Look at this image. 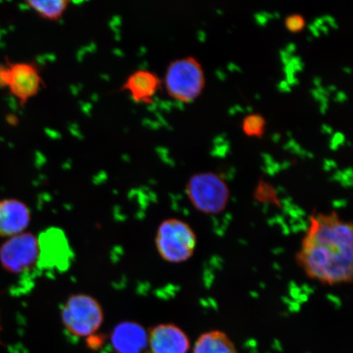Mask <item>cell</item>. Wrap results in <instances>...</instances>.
I'll return each instance as SVG.
<instances>
[{
    "instance_id": "cell-34",
    "label": "cell",
    "mask_w": 353,
    "mask_h": 353,
    "mask_svg": "<svg viewBox=\"0 0 353 353\" xmlns=\"http://www.w3.org/2000/svg\"><path fill=\"white\" fill-rule=\"evenodd\" d=\"M321 131L325 132V134H332L334 132L332 128H331L328 125H325V123H324V125H322Z\"/></svg>"
},
{
    "instance_id": "cell-18",
    "label": "cell",
    "mask_w": 353,
    "mask_h": 353,
    "mask_svg": "<svg viewBox=\"0 0 353 353\" xmlns=\"http://www.w3.org/2000/svg\"><path fill=\"white\" fill-rule=\"evenodd\" d=\"M283 148L285 151L292 152L293 153L299 154V156L310 158L313 157V154L311 152H307L306 150L302 148L301 145H300L296 141L293 139H290L289 142L284 145Z\"/></svg>"
},
{
    "instance_id": "cell-38",
    "label": "cell",
    "mask_w": 353,
    "mask_h": 353,
    "mask_svg": "<svg viewBox=\"0 0 353 353\" xmlns=\"http://www.w3.org/2000/svg\"><path fill=\"white\" fill-rule=\"evenodd\" d=\"M313 83H315V85L319 88L321 86V79L320 77H316L314 79H313Z\"/></svg>"
},
{
    "instance_id": "cell-39",
    "label": "cell",
    "mask_w": 353,
    "mask_h": 353,
    "mask_svg": "<svg viewBox=\"0 0 353 353\" xmlns=\"http://www.w3.org/2000/svg\"><path fill=\"white\" fill-rule=\"evenodd\" d=\"M326 90H328V92H334V91H336L337 90V88L335 87L334 85H330L328 88H326Z\"/></svg>"
},
{
    "instance_id": "cell-1",
    "label": "cell",
    "mask_w": 353,
    "mask_h": 353,
    "mask_svg": "<svg viewBox=\"0 0 353 353\" xmlns=\"http://www.w3.org/2000/svg\"><path fill=\"white\" fill-rule=\"evenodd\" d=\"M296 261L308 277L322 284L335 285L351 282L352 223L342 219L335 212L312 215Z\"/></svg>"
},
{
    "instance_id": "cell-26",
    "label": "cell",
    "mask_w": 353,
    "mask_h": 353,
    "mask_svg": "<svg viewBox=\"0 0 353 353\" xmlns=\"http://www.w3.org/2000/svg\"><path fill=\"white\" fill-rule=\"evenodd\" d=\"M277 88L281 92H290L291 90V86L285 81L278 83Z\"/></svg>"
},
{
    "instance_id": "cell-5",
    "label": "cell",
    "mask_w": 353,
    "mask_h": 353,
    "mask_svg": "<svg viewBox=\"0 0 353 353\" xmlns=\"http://www.w3.org/2000/svg\"><path fill=\"white\" fill-rule=\"evenodd\" d=\"M186 192L195 208L205 214H218L228 206L230 191L223 176L214 173L193 175Z\"/></svg>"
},
{
    "instance_id": "cell-33",
    "label": "cell",
    "mask_w": 353,
    "mask_h": 353,
    "mask_svg": "<svg viewBox=\"0 0 353 353\" xmlns=\"http://www.w3.org/2000/svg\"><path fill=\"white\" fill-rule=\"evenodd\" d=\"M215 74L216 76H217V77L220 79V81H225V79H226V74H225L223 70H216Z\"/></svg>"
},
{
    "instance_id": "cell-37",
    "label": "cell",
    "mask_w": 353,
    "mask_h": 353,
    "mask_svg": "<svg viewBox=\"0 0 353 353\" xmlns=\"http://www.w3.org/2000/svg\"><path fill=\"white\" fill-rule=\"evenodd\" d=\"M272 139L273 142L278 143V142H279V141L281 139V135L279 134H277V132H276V134H272Z\"/></svg>"
},
{
    "instance_id": "cell-25",
    "label": "cell",
    "mask_w": 353,
    "mask_h": 353,
    "mask_svg": "<svg viewBox=\"0 0 353 353\" xmlns=\"http://www.w3.org/2000/svg\"><path fill=\"white\" fill-rule=\"evenodd\" d=\"M322 19H323L324 22H326V23H328L331 28H333L334 29L338 28V24L336 21L334 19L332 16L330 15H325L323 17H321Z\"/></svg>"
},
{
    "instance_id": "cell-23",
    "label": "cell",
    "mask_w": 353,
    "mask_h": 353,
    "mask_svg": "<svg viewBox=\"0 0 353 353\" xmlns=\"http://www.w3.org/2000/svg\"><path fill=\"white\" fill-rule=\"evenodd\" d=\"M294 69L295 72H302L304 68V63L301 57L299 56H291L289 63Z\"/></svg>"
},
{
    "instance_id": "cell-28",
    "label": "cell",
    "mask_w": 353,
    "mask_h": 353,
    "mask_svg": "<svg viewBox=\"0 0 353 353\" xmlns=\"http://www.w3.org/2000/svg\"><path fill=\"white\" fill-rule=\"evenodd\" d=\"M226 134H222L218 135L217 137H215L213 140L214 147V145L223 144L224 142H226Z\"/></svg>"
},
{
    "instance_id": "cell-29",
    "label": "cell",
    "mask_w": 353,
    "mask_h": 353,
    "mask_svg": "<svg viewBox=\"0 0 353 353\" xmlns=\"http://www.w3.org/2000/svg\"><path fill=\"white\" fill-rule=\"evenodd\" d=\"M347 99V96L345 92L343 91L338 92L334 98V100L338 101V103H343V101H345Z\"/></svg>"
},
{
    "instance_id": "cell-16",
    "label": "cell",
    "mask_w": 353,
    "mask_h": 353,
    "mask_svg": "<svg viewBox=\"0 0 353 353\" xmlns=\"http://www.w3.org/2000/svg\"><path fill=\"white\" fill-rule=\"evenodd\" d=\"M256 198L262 201L277 202L275 190L269 186L266 183L259 185L255 194Z\"/></svg>"
},
{
    "instance_id": "cell-21",
    "label": "cell",
    "mask_w": 353,
    "mask_h": 353,
    "mask_svg": "<svg viewBox=\"0 0 353 353\" xmlns=\"http://www.w3.org/2000/svg\"><path fill=\"white\" fill-rule=\"evenodd\" d=\"M274 19L273 17V13L267 12H257L254 14V19L256 23H257L260 26H265L268 24L269 20H272Z\"/></svg>"
},
{
    "instance_id": "cell-22",
    "label": "cell",
    "mask_w": 353,
    "mask_h": 353,
    "mask_svg": "<svg viewBox=\"0 0 353 353\" xmlns=\"http://www.w3.org/2000/svg\"><path fill=\"white\" fill-rule=\"evenodd\" d=\"M8 64L0 63V88H7Z\"/></svg>"
},
{
    "instance_id": "cell-2",
    "label": "cell",
    "mask_w": 353,
    "mask_h": 353,
    "mask_svg": "<svg viewBox=\"0 0 353 353\" xmlns=\"http://www.w3.org/2000/svg\"><path fill=\"white\" fill-rule=\"evenodd\" d=\"M154 242L159 254L165 261L179 263L192 257L197 238L188 223L178 219H169L159 226Z\"/></svg>"
},
{
    "instance_id": "cell-9",
    "label": "cell",
    "mask_w": 353,
    "mask_h": 353,
    "mask_svg": "<svg viewBox=\"0 0 353 353\" xmlns=\"http://www.w3.org/2000/svg\"><path fill=\"white\" fill-rule=\"evenodd\" d=\"M149 339L152 353H188L190 348L188 335L174 324L154 326Z\"/></svg>"
},
{
    "instance_id": "cell-41",
    "label": "cell",
    "mask_w": 353,
    "mask_h": 353,
    "mask_svg": "<svg viewBox=\"0 0 353 353\" xmlns=\"http://www.w3.org/2000/svg\"><path fill=\"white\" fill-rule=\"evenodd\" d=\"M2 330V326H1V312H0V331Z\"/></svg>"
},
{
    "instance_id": "cell-27",
    "label": "cell",
    "mask_w": 353,
    "mask_h": 353,
    "mask_svg": "<svg viewBox=\"0 0 353 353\" xmlns=\"http://www.w3.org/2000/svg\"><path fill=\"white\" fill-rule=\"evenodd\" d=\"M280 56H281V61L282 63H283L284 65H286V64H288L290 63V57L292 55H290L289 54V52H287L285 50H281L280 52Z\"/></svg>"
},
{
    "instance_id": "cell-32",
    "label": "cell",
    "mask_w": 353,
    "mask_h": 353,
    "mask_svg": "<svg viewBox=\"0 0 353 353\" xmlns=\"http://www.w3.org/2000/svg\"><path fill=\"white\" fill-rule=\"evenodd\" d=\"M228 68L230 72H241V70L239 68V65H237L236 64H234L232 63H228Z\"/></svg>"
},
{
    "instance_id": "cell-24",
    "label": "cell",
    "mask_w": 353,
    "mask_h": 353,
    "mask_svg": "<svg viewBox=\"0 0 353 353\" xmlns=\"http://www.w3.org/2000/svg\"><path fill=\"white\" fill-rule=\"evenodd\" d=\"M104 339L100 335H90L88 339V343L90 347L96 350L101 345V343H103Z\"/></svg>"
},
{
    "instance_id": "cell-12",
    "label": "cell",
    "mask_w": 353,
    "mask_h": 353,
    "mask_svg": "<svg viewBox=\"0 0 353 353\" xmlns=\"http://www.w3.org/2000/svg\"><path fill=\"white\" fill-rule=\"evenodd\" d=\"M39 262H46L47 266L60 267L68 258V242L64 235H61L59 230H50L39 237Z\"/></svg>"
},
{
    "instance_id": "cell-14",
    "label": "cell",
    "mask_w": 353,
    "mask_h": 353,
    "mask_svg": "<svg viewBox=\"0 0 353 353\" xmlns=\"http://www.w3.org/2000/svg\"><path fill=\"white\" fill-rule=\"evenodd\" d=\"M26 4L42 19L56 21L64 15L70 2L68 0H29Z\"/></svg>"
},
{
    "instance_id": "cell-35",
    "label": "cell",
    "mask_w": 353,
    "mask_h": 353,
    "mask_svg": "<svg viewBox=\"0 0 353 353\" xmlns=\"http://www.w3.org/2000/svg\"><path fill=\"white\" fill-rule=\"evenodd\" d=\"M309 30H311V32L316 37H319L321 35V32H319V30L316 28L312 24H310L308 26Z\"/></svg>"
},
{
    "instance_id": "cell-40",
    "label": "cell",
    "mask_w": 353,
    "mask_h": 353,
    "mask_svg": "<svg viewBox=\"0 0 353 353\" xmlns=\"http://www.w3.org/2000/svg\"><path fill=\"white\" fill-rule=\"evenodd\" d=\"M344 72L347 74H350L352 72V70L350 68H345L343 69Z\"/></svg>"
},
{
    "instance_id": "cell-7",
    "label": "cell",
    "mask_w": 353,
    "mask_h": 353,
    "mask_svg": "<svg viewBox=\"0 0 353 353\" xmlns=\"http://www.w3.org/2000/svg\"><path fill=\"white\" fill-rule=\"evenodd\" d=\"M7 88L11 94L24 105L38 94L43 83L41 72L33 63H11L7 61Z\"/></svg>"
},
{
    "instance_id": "cell-30",
    "label": "cell",
    "mask_w": 353,
    "mask_h": 353,
    "mask_svg": "<svg viewBox=\"0 0 353 353\" xmlns=\"http://www.w3.org/2000/svg\"><path fill=\"white\" fill-rule=\"evenodd\" d=\"M237 112H244V109H243L240 105H233V107L228 110V113L231 114V116H234V114H236Z\"/></svg>"
},
{
    "instance_id": "cell-13",
    "label": "cell",
    "mask_w": 353,
    "mask_h": 353,
    "mask_svg": "<svg viewBox=\"0 0 353 353\" xmlns=\"http://www.w3.org/2000/svg\"><path fill=\"white\" fill-rule=\"evenodd\" d=\"M193 353H238L235 344L223 331L213 330L198 338Z\"/></svg>"
},
{
    "instance_id": "cell-31",
    "label": "cell",
    "mask_w": 353,
    "mask_h": 353,
    "mask_svg": "<svg viewBox=\"0 0 353 353\" xmlns=\"http://www.w3.org/2000/svg\"><path fill=\"white\" fill-rule=\"evenodd\" d=\"M287 52H289L290 55H292L295 51H296V44L294 43H290L288 46H286L285 50Z\"/></svg>"
},
{
    "instance_id": "cell-36",
    "label": "cell",
    "mask_w": 353,
    "mask_h": 353,
    "mask_svg": "<svg viewBox=\"0 0 353 353\" xmlns=\"http://www.w3.org/2000/svg\"><path fill=\"white\" fill-rule=\"evenodd\" d=\"M199 39H200L201 41L205 42L206 39V33L204 32V30H201V32H199L198 33Z\"/></svg>"
},
{
    "instance_id": "cell-4",
    "label": "cell",
    "mask_w": 353,
    "mask_h": 353,
    "mask_svg": "<svg viewBox=\"0 0 353 353\" xmlns=\"http://www.w3.org/2000/svg\"><path fill=\"white\" fill-rule=\"evenodd\" d=\"M61 316L65 329L79 337L94 334L104 321L103 307L98 300L85 294L70 296L61 309Z\"/></svg>"
},
{
    "instance_id": "cell-3",
    "label": "cell",
    "mask_w": 353,
    "mask_h": 353,
    "mask_svg": "<svg viewBox=\"0 0 353 353\" xmlns=\"http://www.w3.org/2000/svg\"><path fill=\"white\" fill-rule=\"evenodd\" d=\"M165 85L172 99L182 103H191L205 85L201 64L192 57L172 61L166 70Z\"/></svg>"
},
{
    "instance_id": "cell-6",
    "label": "cell",
    "mask_w": 353,
    "mask_h": 353,
    "mask_svg": "<svg viewBox=\"0 0 353 353\" xmlns=\"http://www.w3.org/2000/svg\"><path fill=\"white\" fill-rule=\"evenodd\" d=\"M39 238L32 232H23L8 238L0 245V265L10 274L28 272L39 260Z\"/></svg>"
},
{
    "instance_id": "cell-15",
    "label": "cell",
    "mask_w": 353,
    "mask_h": 353,
    "mask_svg": "<svg viewBox=\"0 0 353 353\" xmlns=\"http://www.w3.org/2000/svg\"><path fill=\"white\" fill-rule=\"evenodd\" d=\"M264 118L259 114H250L243 121V130L250 137H261L264 132Z\"/></svg>"
},
{
    "instance_id": "cell-10",
    "label": "cell",
    "mask_w": 353,
    "mask_h": 353,
    "mask_svg": "<svg viewBox=\"0 0 353 353\" xmlns=\"http://www.w3.org/2000/svg\"><path fill=\"white\" fill-rule=\"evenodd\" d=\"M110 341L117 353H142L148 347V335L137 322L123 321L114 328Z\"/></svg>"
},
{
    "instance_id": "cell-20",
    "label": "cell",
    "mask_w": 353,
    "mask_h": 353,
    "mask_svg": "<svg viewBox=\"0 0 353 353\" xmlns=\"http://www.w3.org/2000/svg\"><path fill=\"white\" fill-rule=\"evenodd\" d=\"M345 143V136L341 132H335L332 139H330V148L332 151H336L339 145Z\"/></svg>"
},
{
    "instance_id": "cell-17",
    "label": "cell",
    "mask_w": 353,
    "mask_h": 353,
    "mask_svg": "<svg viewBox=\"0 0 353 353\" xmlns=\"http://www.w3.org/2000/svg\"><path fill=\"white\" fill-rule=\"evenodd\" d=\"M285 26L291 32H299L305 26V19L299 14L290 15L286 17Z\"/></svg>"
},
{
    "instance_id": "cell-19",
    "label": "cell",
    "mask_w": 353,
    "mask_h": 353,
    "mask_svg": "<svg viewBox=\"0 0 353 353\" xmlns=\"http://www.w3.org/2000/svg\"><path fill=\"white\" fill-rule=\"evenodd\" d=\"M231 145L228 141L224 142L223 144L214 145L213 150L211 151V154L215 157L223 158L227 156V154L230 152Z\"/></svg>"
},
{
    "instance_id": "cell-8",
    "label": "cell",
    "mask_w": 353,
    "mask_h": 353,
    "mask_svg": "<svg viewBox=\"0 0 353 353\" xmlns=\"http://www.w3.org/2000/svg\"><path fill=\"white\" fill-rule=\"evenodd\" d=\"M32 221L29 207L15 198L0 200V237L10 238L23 233Z\"/></svg>"
},
{
    "instance_id": "cell-11",
    "label": "cell",
    "mask_w": 353,
    "mask_h": 353,
    "mask_svg": "<svg viewBox=\"0 0 353 353\" xmlns=\"http://www.w3.org/2000/svg\"><path fill=\"white\" fill-rule=\"evenodd\" d=\"M161 85V79L157 74L149 70H139L127 78L121 90L129 92L137 103L151 104Z\"/></svg>"
}]
</instances>
